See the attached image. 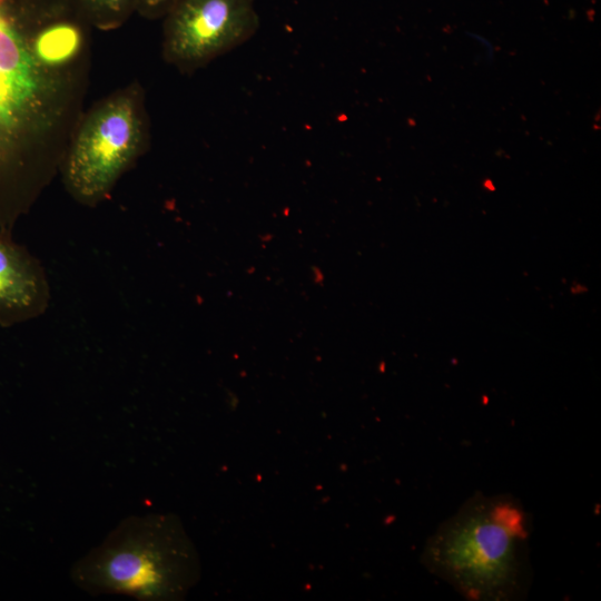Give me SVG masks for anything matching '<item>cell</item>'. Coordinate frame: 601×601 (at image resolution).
I'll use <instances>...</instances> for the list:
<instances>
[{
	"mask_svg": "<svg viewBox=\"0 0 601 601\" xmlns=\"http://www.w3.org/2000/svg\"><path fill=\"white\" fill-rule=\"evenodd\" d=\"M88 24L79 0H0V178L32 169L18 139L41 145L63 124Z\"/></svg>",
	"mask_w": 601,
	"mask_h": 601,
	"instance_id": "cell-1",
	"label": "cell"
},
{
	"mask_svg": "<svg viewBox=\"0 0 601 601\" xmlns=\"http://www.w3.org/2000/svg\"><path fill=\"white\" fill-rule=\"evenodd\" d=\"M529 522L508 495H477L428 539L426 568L472 600H510L529 581Z\"/></svg>",
	"mask_w": 601,
	"mask_h": 601,
	"instance_id": "cell-2",
	"label": "cell"
},
{
	"mask_svg": "<svg viewBox=\"0 0 601 601\" xmlns=\"http://www.w3.org/2000/svg\"><path fill=\"white\" fill-rule=\"evenodd\" d=\"M198 578V556L180 522L156 513L124 519L71 569L86 592L145 601L180 599Z\"/></svg>",
	"mask_w": 601,
	"mask_h": 601,
	"instance_id": "cell-3",
	"label": "cell"
},
{
	"mask_svg": "<svg viewBox=\"0 0 601 601\" xmlns=\"http://www.w3.org/2000/svg\"><path fill=\"white\" fill-rule=\"evenodd\" d=\"M146 121L134 88L105 99L80 124L62 161V178L78 203L96 206L145 147Z\"/></svg>",
	"mask_w": 601,
	"mask_h": 601,
	"instance_id": "cell-4",
	"label": "cell"
},
{
	"mask_svg": "<svg viewBox=\"0 0 601 601\" xmlns=\"http://www.w3.org/2000/svg\"><path fill=\"white\" fill-rule=\"evenodd\" d=\"M162 19L164 57L181 71L207 65L259 28L254 0H180Z\"/></svg>",
	"mask_w": 601,
	"mask_h": 601,
	"instance_id": "cell-5",
	"label": "cell"
},
{
	"mask_svg": "<svg viewBox=\"0 0 601 601\" xmlns=\"http://www.w3.org/2000/svg\"><path fill=\"white\" fill-rule=\"evenodd\" d=\"M49 303V282L40 262L12 236L0 235V326L33 319Z\"/></svg>",
	"mask_w": 601,
	"mask_h": 601,
	"instance_id": "cell-6",
	"label": "cell"
},
{
	"mask_svg": "<svg viewBox=\"0 0 601 601\" xmlns=\"http://www.w3.org/2000/svg\"><path fill=\"white\" fill-rule=\"evenodd\" d=\"M91 27L112 30L124 24L136 12L137 0H80Z\"/></svg>",
	"mask_w": 601,
	"mask_h": 601,
	"instance_id": "cell-7",
	"label": "cell"
},
{
	"mask_svg": "<svg viewBox=\"0 0 601 601\" xmlns=\"http://www.w3.org/2000/svg\"><path fill=\"white\" fill-rule=\"evenodd\" d=\"M179 1L180 0H137L136 12L147 19L164 18Z\"/></svg>",
	"mask_w": 601,
	"mask_h": 601,
	"instance_id": "cell-8",
	"label": "cell"
}]
</instances>
